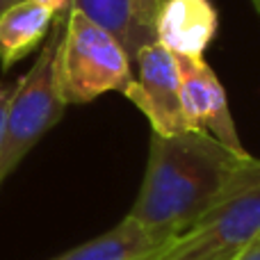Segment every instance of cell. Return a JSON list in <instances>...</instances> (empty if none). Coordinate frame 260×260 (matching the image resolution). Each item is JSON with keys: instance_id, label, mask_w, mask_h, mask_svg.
I'll list each match as a JSON object with an SVG mask.
<instances>
[{"instance_id": "1", "label": "cell", "mask_w": 260, "mask_h": 260, "mask_svg": "<svg viewBox=\"0 0 260 260\" xmlns=\"http://www.w3.org/2000/svg\"><path fill=\"white\" fill-rule=\"evenodd\" d=\"M251 153L238 155L203 133L151 135L146 171L128 217L162 238L183 235L224 192Z\"/></svg>"}, {"instance_id": "2", "label": "cell", "mask_w": 260, "mask_h": 260, "mask_svg": "<svg viewBox=\"0 0 260 260\" xmlns=\"http://www.w3.org/2000/svg\"><path fill=\"white\" fill-rule=\"evenodd\" d=\"M260 238V160L242 162L224 192L157 260H233Z\"/></svg>"}, {"instance_id": "3", "label": "cell", "mask_w": 260, "mask_h": 260, "mask_svg": "<svg viewBox=\"0 0 260 260\" xmlns=\"http://www.w3.org/2000/svg\"><path fill=\"white\" fill-rule=\"evenodd\" d=\"M133 78V59L123 46L80 12L69 9L57 44V87L64 105H85L112 91L126 94Z\"/></svg>"}, {"instance_id": "4", "label": "cell", "mask_w": 260, "mask_h": 260, "mask_svg": "<svg viewBox=\"0 0 260 260\" xmlns=\"http://www.w3.org/2000/svg\"><path fill=\"white\" fill-rule=\"evenodd\" d=\"M62 37V18H55L44 39L35 64L16 80L7 103L0 142V185L14 174L23 157L39 144L50 128L64 117L67 105L57 87V44Z\"/></svg>"}, {"instance_id": "5", "label": "cell", "mask_w": 260, "mask_h": 260, "mask_svg": "<svg viewBox=\"0 0 260 260\" xmlns=\"http://www.w3.org/2000/svg\"><path fill=\"white\" fill-rule=\"evenodd\" d=\"M137 76L126 89V99L151 123V133L160 137L187 133L180 108L178 62L157 41H151L135 55Z\"/></svg>"}, {"instance_id": "6", "label": "cell", "mask_w": 260, "mask_h": 260, "mask_svg": "<svg viewBox=\"0 0 260 260\" xmlns=\"http://www.w3.org/2000/svg\"><path fill=\"white\" fill-rule=\"evenodd\" d=\"M180 78V108L185 126L212 139L238 155H247L229 108L226 89L203 57H176Z\"/></svg>"}, {"instance_id": "7", "label": "cell", "mask_w": 260, "mask_h": 260, "mask_svg": "<svg viewBox=\"0 0 260 260\" xmlns=\"http://www.w3.org/2000/svg\"><path fill=\"white\" fill-rule=\"evenodd\" d=\"M219 30L212 0H167L153 23V37L174 57H203Z\"/></svg>"}, {"instance_id": "8", "label": "cell", "mask_w": 260, "mask_h": 260, "mask_svg": "<svg viewBox=\"0 0 260 260\" xmlns=\"http://www.w3.org/2000/svg\"><path fill=\"white\" fill-rule=\"evenodd\" d=\"M171 242L174 240L153 233L126 215L108 233L78 244L50 260H144L153 253H160Z\"/></svg>"}, {"instance_id": "9", "label": "cell", "mask_w": 260, "mask_h": 260, "mask_svg": "<svg viewBox=\"0 0 260 260\" xmlns=\"http://www.w3.org/2000/svg\"><path fill=\"white\" fill-rule=\"evenodd\" d=\"M55 14L30 0H18L0 14V67L9 71L44 44Z\"/></svg>"}, {"instance_id": "10", "label": "cell", "mask_w": 260, "mask_h": 260, "mask_svg": "<svg viewBox=\"0 0 260 260\" xmlns=\"http://www.w3.org/2000/svg\"><path fill=\"white\" fill-rule=\"evenodd\" d=\"M69 9H76L91 23L110 32L123 46L130 59H135L144 46L155 41L151 32L139 25L133 0H71Z\"/></svg>"}, {"instance_id": "11", "label": "cell", "mask_w": 260, "mask_h": 260, "mask_svg": "<svg viewBox=\"0 0 260 260\" xmlns=\"http://www.w3.org/2000/svg\"><path fill=\"white\" fill-rule=\"evenodd\" d=\"M167 0H133L135 5V16H137L139 25L153 35V23L157 18V12L162 9Z\"/></svg>"}, {"instance_id": "12", "label": "cell", "mask_w": 260, "mask_h": 260, "mask_svg": "<svg viewBox=\"0 0 260 260\" xmlns=\"http://www.w3.org/2000/svg\"><path fill=\"white\" fill-rule=\"evenodd\" d=\"M16 82H0V142H3V126H5V112H7V103L12 99V91Z\"/></svg>"}, {"instance_id": "13", "label": "cell", "mask_w": 260, "mask_h": 260, "mask_svg": "<svg viewBox=\"0 0 260 260\" xmlns=\"http://www.w3.org/2000/svg\"><path fill=\"white\" fill-rule=\"evenodd\" d=\"M30 3H37V5H41V7L50 9V12L55 14V18H64L69 7H71V0H30Z\"/></svg>"}, {"instance_id": "14", "label": "cell", "mask_w": 260, "mask_h": 260, "mask_svg": "<svg viewBox=\"0 0 260 260\" xmlns=\"http://www.w3.org/2000/svg\"><path fill=\"white\" fill-rule=\"evenodd\" d=\"M233 260H260V238L253 240L247 249H242Z\"/></svg>"}, {"instance_id": "15", "label": "cell", "mask_w": 260, "mask_h": 260, "mask_svg": "<svg viewBox=\"0 0 260 260\" xmlns=\"http://www.w3.org/2000/svg\"><path fill=\"white\" fill-rule=\"evenodd\" d=\"M14 3H18V0H0V14H3L5 9H7L9 5H14Z\"/></svg>"}, {"instance_id": "16", "label": "cell", "mask_w": 260, "mask_h": 260, "mask_svg": "<svg viewBox=\"0 0 260 260\" xmlns=\"http://www.w3.org/2000/svg\"><path fill=\"white\" fill-rule=\"evenodd\" d=\"M251 3V7H253V12L258 14V18H260V0H249Z\"/></svg>"}, {"instance_id": "17", "label": "cell", "mask_w": 260, "mask_h": 260, "mask_svg": "<svg viewBox=\"0 0 260 260\" xmlns=\"http://www.w3.org/2000/svg\"><path fill=\"white\" fill-rule=\"evenodd\" d=\"M162 251H165V249H162ZM160 251V253H162ZM160 253H153V256H148V258H144V260H157V258H160Z\"/></svg>"}]
</instances>
